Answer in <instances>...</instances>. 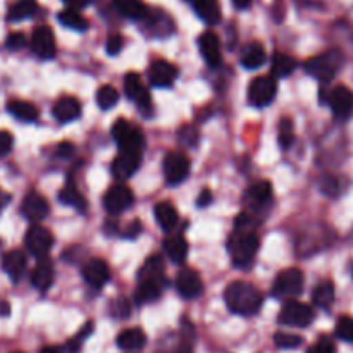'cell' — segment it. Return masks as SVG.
<instances>
[{"instance_id": "obj_13", "label": "cell", "mask_w": 353, "mask_h": 353, "mask_svg": "<svg viewBox=\"0 0 353 353\" xmlns=\"http://www.w3.org/2000/svg\"><path fill=\"white\" fill-rule=\"evenodd\" d=\"M48 210H50V207H48L47 199L38 192L28 193L23 199V203H21V214L28 221H33V223L43 221L48 216Z\"/></svg>"}, {"instance_id": "obj_26", "label": "cell", "mask_w": 353, "mask_h": 353, "mask_svg": "<svg viewBox=\"0 0 353 353\" xmlns=\"http://www.w3.org/2000/svg\"><path fill=\"white\" fill-rule=\"evenodd\" d=\"M164 252L174 264H181L185 262L186 255H188V243H186L183 234H169L164 240Z\"/></svg>"}, {"instance_id": "obj_43", "label": "cell", "mask_w": 353, "mask_h": 353, "mask_svg": "<svg viewBox=\"0 0 353 353\" xmlns=\"http://www.w3.org/2000/svg\"><path fill=\"white\" fill-rule=\"evenodd\" d=\"M24 45H26V37H24L23 33H19V31L10 33L6 40V47L9 48V50H19Z\"/></svg>"}, {"instance_id": "obj_27", "label": "cell", "mask_w": 353, "mask_h": 353, "mask_svg": "<svg viewBox=\"0 0 353 353\" xmlns=\"http://www.w3.org/2000/svg\"><path fill=\"white\" fill-rule=\"evenodd\" d=\"M117 12L133 21H143L148 16V9L141 0H114Z\"/></svg>"}, {"instance_id": "obj_16", "label": "cell", "mask_w": 353, "mask_h": 353, "mask_svg": "<svg viewBox=\"0 0 353 353\" xmlns=\"http://www.w3.org/2000/svg\"><path fill=\"white\" fill-rule=\"evenodd\" d=\"M176 288H178L179 295L186 300L196 299V296H200V293L203 292V285L199 272L192 271V269H183L181 272H178Z\"/></svg>"}, {"instance_id": "obj_33", "label": "cell", "mask_w": 353, "mask_h": 353, "mask_svg": "<svg viewBox=\"0 0 353 353\" xmlns=\"http://www.w3.org/2000/svg\"><path fill=\"white\" fill-rule=\"evenodd\" d=\"M299 68V62H296L295 57L286 54H274L271 61V71L274 74V78H283V76L292 74L295 69Z\"/></svg>"}, {"instance_id": "obj_41", "label": "cell", "mask_w": 353, "mask_h": 353, "mask_svg": "<svg viewBox=\"0 0 353 353\" xmlns=\"http://www.w3.org/2000/svg\"><path fill=\"white\" fill-rule=\"evenodd\" d=\"M303 343V338L299 334L290 333H276L274 334V345L281 350H295Z\"/></svg>"}, {"instance_id": "obj_38", "label": "cell", "mask_w": 353, "mask_h": 353, "mask_svg": "<svg viewBox=\"0 0 353 353\" xmlns=\"http://www.w3.org/2000/svg\"><path fill=\"white\" fill-rule=\"evenodd\" d=\"M278 141L283 150H288L295 141V124L290 117H283L278 126Z\"/></svg>"}, {"instance_id": "obj_30", "label": "cell", "mask_w": 353, "mask_h": 353, "mask_svg": "<svg viewBox=\"0 0 353 353\" xmlns=\"http://www.w3.org/2000/svg\"><path fill=\"white\" fill-rule=\"evenodd\" d=\"M195 12L207 24H219L221 21V7L217 0H193Z\"/></svg>"}, {"instance_id": "obj_55", "label": "cell", "mask_w": 353, "mask_h": 353, "mask_svg": "<svg viewBox=\"0 0 353 353\" xmlns=\"http://www.w3.org/2000/svg\"><path fill=\"white\" fill-rule=\"evenodd\" d=\"M233 3L238 9H248L252 6V0H233Z\"/></svg>"}, {"instance_id": "obj_35", "label": "cell", "mask_w": 353, "mask_h": 353, "mask_svg": "<svg viewBox=\"0 0 353 353\" xmlns=\"http://www.w3.org/2000/svg\"><path fill=\"white\" fill-rule=\"evenodd\" d=\"M165 264L161 255H152L140 269L138 279H165Z\"/></svg>"}, {"instance_id": "obj_48", "label": "cell", "mask_w": 353, "mask_h": 353, "mask_svg": "<svg viewBox=\"0 0 353 353\" xmlns=\"http://www.w3.org/2000/svg\"><path fill=\"white\" fill-rule=\"evenodd\" d=\"M62 2L65 3L68 7H71V9H85V7H88L90 3H93V0H62Z\"/></svg>"}, {"instance_id": "obj_12", "label": "cell", "mask_w": 353, "mask_h": 353, "mask_svg": "<svg viewBox=\"0 0 353 353\" xmlns=\"http://www.w3.org/2000/svg\"><path fill=\"white\" fill-rule=\"evenodd\" d=\"M31 48H33L34 55L43 61L55 57V38L54 31L48 26L41 24V26L34 28L33 34H31Z\"/></svg>"}, {"instance_id": "obj_22", "label": "cell", "mask_w": 353, "mask_h": 353, "mask_svg": "<svg viewBox=\"0 0 353 353\" xmlns=\"http://www.w3.org/2000/svg\"><path fill=\"white\" fill-rule=\"evenodd\" d=\"M52 114L59 123H71V121L78 119L79 114H81V103L74 97H61L54 103Z\"/></svg>"}, {"instance_id": "obj_18", "label": "cell", "mask_w": 353, "mask_h": 353, "mask_svg": "<svg viewBox=\"0 0 353 353\" xmlns=\"http://www.w3.org/2000/svg\"><path fill=\"white\" fill-rule=\"evenodd\" d=\"M272 199V186L269 181H257L247 188L243 195V203L248 209L259 210L265 203L271 202Z\"/></svg>"}, {"instance_id": "obj_4", "label": "cell", "mask_w": 353, "mask_h": 353, "mask_svg": "<svg viewBox=\"0 0 353 353\" xmlns=\"http://www.w3.org/2000/svg\"><path fill=\"white\" fill-rule=\"evenodd\" d=\"M303 285H305V278H303V272L300 269H285L274 279L272 295L279 300L296 299L303 293Z\"/></svg>"}, {"instance_id": "obj_37", "label": "cell", "mask_w": 353, "mask_h": 353, "mask_svg": "<svg viewBox=\"0 0 353 353\" xmlns=\"http://www.w3.org/2000/svg\"><path fill=\"white\" fill-rule=\"evenodd\" d=\"M59 200H61L64 205L76 207L78 210H85L86 209L85 196H83L81 193L76 190L74 183H72V181L65 183V186L61 190V193H59Z\"/></svg>"}, {"instance_id": "obj_40", "label": "cell", "mask_w": 353, "mask_h": 353, "mask_svg": "<svg viewBox=\"0 0 353 353\" xmlns=\"http://www.w3.org/2000/svg\"><path fill=\"white\" fill-rule=\"evenodd\" d=\"M199 138L200 133L199 130H196V126H193V124H185V126L179 128L178 140L183 147L195 148L196 145H199Z\"/></svg>"}, {"instance_id": "obj_10", "label": "cell", "mask_w": 353, "mask_h": 353, "mask_svg": "<svg viewBox=\"0 0 353 353\" xmlns=\"http://www.w3.org/2000/svg\"><path fill=\"white\" fill-rule=\"evenodd\" d=\"M190 174V159L183 152H169L164 159V176L169 185H179Z\"/></svg>"}, {"instance_id": "obj_2", "label": "cell", "mask_w": 353, "mask_h": 353, "mask_svg": "<svg viewBox=\"0 0 353 353\" xmlns=\"http://www.w3.org/2000/svg\"><path fill=\"white\" fill-rule=\"evenodd\" d=\"M257 250L259 238L254 231L236 230L228 240V252L231 255V262L236 268H245L247 264H250Z\"/></svg>"}, {"instance_id": "obj_45", "label": "cell", "mask_w": 353, "mask_h": 353, "mask_svg": "<svg viewBox=\"0 0 353 353\" xmlns=\"http://www.w3.org/2000/svg\"><path fill=\"white\" fill-rule=\"evenodd\" d=\"M121 48H123V38H121V34H110L105 43L107 54L117 55L121 52Z\"/></svg>"}, {"instance_id": "obj_20", "label": "cell", "mask_w": 353, "mask_h": 353, "mask_svg": "<svg viewBox=\"0 0 353 353\" xmlns=\"http://www.w3.org/2000/svg\"><path fill=\"white\" fill-rule=\"evenodd\" d=\"M83 278L93 288H102L107 281L110 279L109 265L102 261V259H90L85 265H83Z\"/></svg>"}, {"instance_id": "obj_31", "label": "cell", "mask_w": 353, "mask_h": 353, "mask_svg": "<svg viewBox=\"0 0 353 353\" xmlns=\"http://www.w3.org/2000/svg\"><path fill=\"white\" fill-rule=\"evenodd\" d=\"M38 3L37 0H16V2L10 6L9 12H7V19L10 23H17V21L30 19L37 14Z\"/></svg>"}, {"instance_id": "obj_8", "label": "cell", "mask_w": 353, "mask_h": 353, "mask_svg": "<svg viewBox=\"0 0 353 353\" xmlns=\"http://www.w3.org/2000/svg\"><path fill=\"white\" fill-rule=\"evenodd\" d=\"M124 93L128 95V99L131 102H134L138 105V109L143 114H150L152 110V99L150 93H148L147 86L141 81L140 74L137 72H128L124 76Z\"/></svg>"}, {"instance_id": "obj_5", "label": "cell", "mask_w": 353, "mask_h": 353, "mask_svg": "<svg viewBox=\"0 0 353 353\" xmlns=\"http://www.w3.org/2000/svg\"><path fill=\"white\" fill-rule=\"evenodd\" d=\"M112 137L116 140L119 152H137L143 154V134L140 128L133 126L126 119H117L112 126Z\"/></svg>"}, {"instance_id": "obj_6", "label": "cell", "mask_w": 353, "mask_h": 353, "mask_svg": "<svg viewBox=\"0 0 353 353\" xmlns=\"http://www.w3.org/2000/svg\"><path fill=\"white\" fill-rule=\"evenodd\" d=\"M278 321L283 326L307 327L312 324L314 310L312 307L307 305V303L296 302V300H288V302L283 305Z\"/></svg>"}, {"instance_id": "obj_15", "label": "cell", "mask_w": 353, "mask_h": 353, "mask_svg": "<svg viewBox=\"0 0 353 353\" xmlns=\"http://www.w3.org/2000/svg\"><path fill=\"white\" fill-rule=\"evenodd\" d=\"M330 107L338 119H347L353 114V92L340 85L330 93Z\"/></svg>"}, {"instance_id": "obj_25", "label": "cell", "mask_w": 353, "mask_h": 353, "mask_svg": "<svg viewBox=\"0 0 353 353\" xmlns=\"http://www.w3.org/2000/svg\"><path fill=\"white\" fill-rule=\"evenodd\" d=\"M147 343V336L140 327H130V330L121 331L117 336V347L126 352H138Z\"/></svg>"}, {"instance_id": "obj_7", "label": "cell", "mask_w": 353, "mask_h": 353, "mask_svg": "<svg viewBox=\"0 0 353 353\" xmlns=\"http://www.w3.org/2000/svg\"><path fill=\"white\" fill-rule=\"evenodd\" d=\"M278 83L272 76H259L248 86V102L254 107H268L276 99Z\"/></svg>"}, {"instance_id": "obj_51", "label": "cell", "mask_w": 353, "mask_h": 353, "mask_svg": "<svg viewBox=\"0 0 353 353\" xmlns=\"http://www.w3.org/2000/svg\"><path fill=\"white\" fill-rule=\"evenodd\" d=\"M140 230H141V224L138 223V221H134V223L130 224V228L126 230V233H123V234L126 238H134V236H138V234H140Z\"/></svg>"}, {"instance_id": "obj_36", "label": "cell", "mask_w": 353, "mask_h": 353, "mask_svg": "<svg viewBox=\"0 0 353 353\" xmlns=\"http://www.w3.org/2000/svg\"><path fill=\"white\" fill-rule=\"evenodd\" d=\"M59 21H61L62 26L71 28V30H88V21H86V17L83 16L81 12H78L76 9H71V7H68V9H64L62 12H59Z\"/></svg>"}, {"instance_id": "obj_14", "label": "cell", "mask_w": 353, "mask_h": 353, "mask_svg": "<svg viewBox=\"0 0 353 353\" xmlns=\"http://www.w3.org/2000/svg\"><path fill=\"white\" fill-rule=\"evenodd\" d=\"M141 162V154H137V152H119L116 159L112 162V176L119 181H126L131 176L137 172V169L140 168Z\"/></svg>"}, {"instance_id": "obj_17", "label": "cell", "mask_w": 353, "mask_h": 353, "mask_svg": "<svg viewBox=\"0 0 353 353\" xmlns=\"http://www.w3.org/2000/svg\"><path fill=\"white\" fill-rule=\"evenodd\" d=\"M176 76H178V69L168 61H155L148 68V79L150 85L157 86V88H168L174 83Z\"/></svg>"}, {"instance_id": "obj_54", "label": "cell", "mask_w": 353, "mask_h": 353, "mask_svg": "<svg viewBox=\"0 0 353 353\" xmlns=\"http://www.w3.org/2000/svg\"><path fill=\"white\" fill-rule=\"evenodd\" d=\"M38 353H62V348L54 347V345H48V347H43Z\"/></svg>"}, {"instance_id": "obj_21", "label": "cell", "mask_w": 353, "mask_h": 353, "mask_svg": "<svg viewBox=\"0 0 353 353\" xmlns=\"http://www.w3.org/2000/svg\"><path fill=\"white\" fill-rule=\"evenodd\" d=\"M26 255L23 254L21 250H10L7 252L6 255L2 257V269L7 276L10 278V281L17 283L23 274L26 272Z\"/></svg>"}, {"instance_id": "obj_19", "label": "cell", "mask_w": 353, "mask_h": 353, "mask_svg": "<svg viewBox=\"0 0 353 353\" xmlns=\"http://www.w3.org/2000/svg\"><path fill=\"white\" fill-rule=\"evenodd\" d=\"M199 48L203 61H205L207 64L212 65V68H216V65L221 64V61H223V54H221V41L216 33H212V31H205V33L200 34Z\"/></svg>"}, {"instance_id": "obj_23", "label": "cell", "mask_w": 353, "mask_h": 353, "mask_svg": "<svg viewBox=\"0 0 353 353\" xmlns=\"http://www.w3.org/2000/svg\"><path fill=\"white\" fill-rule=\"evenodd\" d=\"M54 264L47 257H41L31 272V285L40 292H47L54 283Z\"/></svg>"}, {"instance_id": "obj_42", "label": "cell", "mask_w": 353, "mask_h": 353, "mask_svg": "<svg viewBox=\"0 0 353 353\" xmlns=\"http://www.w3.org/2000/svg\"><path fill=\"white\" fill-rule=\"evenodd\" d=\"M336 336L340 340L353 343V317H341V319H338Z\"/></svg>"}, {"instance_id": "obj_49", "label": "cell", "mask_w": 353, "mask_h": 353, "mask_svg": "<svg viewBox=\"0 0 353 353\" xmlns=\"http://www.w3.org/2000/svg\"><path fill=\"white\" fill-rule=\"evenodd\" d=\"M74 152V145L72 143H68V141H64V143H61L57 147V155L59 157H69V155Z\"/></svg>"}, {"instance_id": "obj_9", "label": "cell", "mask_w": 353, "mask_h": 353, "mask_svg": "<svg viewBox=\"0 0 353 353\" xmlns=\"http://www.w3.org/2000/svg\"><path fill=\"white\" fill-rule=\"evenodd\" d=\"M134 202L133 192L124 185H114L103 196V209L110 216H119L130 209Z\"/></svg>"}, {"instance_id": "obj_57", "label": "cell", "mask_w": 353, "mask_h": 353, "mask_svg": "<svg viewBox=\"0 0 353 353\" xmlns=\"http://www.w3.org/2000/svg\"><path fill=\"white\" fill-rule=\"evenodd\" d=\"M12 353H23V352H12Z\"/></svg>"}, {"instance_id": "obj_50", "label": "cell", "mask_w": 353, "mask_h": 353, "mask_svg": "<svg viewBox=\"0 0 353 353\" xmlns=\"http://www.w3.org/2000/svg\"><path fill=\"white\" fill-rule=\"evenodd\" d=\"M210 202H212V193H210L209 190H202V193H200L199 200H196V203H199V207H207V205H210Z\"/></svg>"}, {"instance_id": "obj_34", "label": "cell", "mask_w": 353, "mask_h": 353, "mask_svg": "<svg viewBox=\"0 0 353 353\" xmlns=\"http://www.w3.org/2000/svg\"><path fill=\"white\" fill-rule=\"evenodd\" d=\"M312 302L319 309H330L334 302V285L331 281H321L312 290Z\"/></svg>"}, {"instance_id": "obj_29", "label": "cell", "mask_w": 353, "mask_h": 353, "mask_svg": "<svg viewBox=\"0 0 353 353\" xmlns=\"http://www.w3.org/2000/svg\"><path fill=\"white\" fill-rule=\"evenodd\" d=\"M265 62V50L259 41H252L241 52V65L245 69H259Z\"/></svg>"}, {"instance_id": "obj_52", "label": "cell", "mask_w": 353, "mask_h": 353, "mask_svg": "<svg viewBox=\"0 0 353 353\" xmlns=\"http://www.w3.org/2000/svg\"><path fill=\"white\" fill-rule=\"evenodd\" d=\"M172 353H193V347L192 343H188V341H183L181 345H178V347L174 348V352Z\"/></svg>"}, {"instance_id": "obj_32", "label": "cell", "mask_w": 353, "mask_h": 353, "mask_svg": "<svg viewBox=\"0 0 353 353\" xmlns=\"http://www.w3.org/2000/svg\"><path fill=\"white\" fill-rule=\"evenodd\" d=\"M7 110H9L14 117L24 121V123H31V121L38 119V109L33 103L26 102V100H10V102L7 103Z\"/></svg>"}, {"instance_id": "obj_28", "label": "cell", "mask_w": 353, "mask_h": 353, "mask_svg": "<svg viewBox=\"0 0 353 353\" xmlns=\"http://www.w3.org/2000/svg\"><path fill=\"white\" fill-rule=\"evenodd\" d=\"M155 219H157L159 226L164 231H172L179 223L178 210L172 207L169 202H159L155 205Z\"/></svg>"}, {"instance_id": "obj_24", "label": "cell", "mask_w": 353, "mask_h": 353, "mask_svg": "<svg viewBox=\"0 0 353 353\" xmlns=\"http://www.w3.org/2000/svg\"><path fill=\"white\" fill-rule=\"evenodd\" d=\"M165 279H138V288L134 292V299L138 303L155 302L162 295Z\"/></svg>"}, {"instance_id": "obj_44", "label": "cell", "mask_w": 353, "mask_h": 353, "mask_svg": "<svg viewBox=\"0 0 353 353\" xmlns=\"http://www.w3.org/2000/svg\"><path fill=\"white\" fill-rule=\"evenodd\" d=\"M307 353H336V347H334V343L331 340L323 338L316 345H312Z\"/></svg>"}, {"instance_id": "obj_53", "label": "cell", "mask_w": 353, "mask_h": 353, "mask_svg": "<svg viewBox=\"0 0 353 353\" xmlns=\"http://www.w3.org/2000/svg\"><path fill=\"white\" fill-rule=\"evenodd\" d=\"M10 316V305L7 300H0V317Z\"/></svg>"}, {"instance_id": "obj_3", "label": "cell", "mask_w": 353, "mask_h": 353, "mask_svg": "<svg viewBox=\"0 0 353 353\" xmlns=\"http://www.w3.org/2000/svg\"><path fill=\"white\" fill-rule=\"evenodd\" d=\"M343 54L338 48H333V50L316 55V57H310L309 61H305L303 68L310 76H314L319 81H331L343 65Z\"/></svg>"}, {"instance_id": "obj_46", "label": "cell", "mask_w": 353, "mask_h": 353, "mask_svg": "<svg viewBox=\"0 0 353 353\" xmlns=\"http://www.w3.org/2000/svg\"><path fill=\"white\" fill-rule=\"evenodd\" d=\"M14 145V138L9 131H0V157H6L7 154H10Z\"/></svg>"}, {"instance_id": "obj_11", "label": "cell", "mask_w": 353, "mask_h": 353, "mask_svg": "<svg viewBox=\"0 0 353 353\" xmlns=\"http://www.w3.org/2000/svg\"><path fill=\"white\" fill-rule=\"evenodd\" d=\"M24 245H26L31 255L41 259L50 252L52 245H54V236H52L47 228L31 226L26 231V236H24Z\"/></svg>"}, {"instance_id": "obj_47", "label": "cell", "mask_w": 353, "mask_h": 353, "mask_svg": "<svg viewBox=\"0 0 353 353\" xmlns=\"http://www.w3.org/2000/svg\"><path fill=\"white\" fill-rule=\"evenodd\" d=\"M116 305H117V310L116 309L112 310L114 316H116V317H128V316H130V305H128L126 300L119 299L116 302Z\"/></svg>"}, {"instance_id": "obj_56", "label": "cell", "mask_w": 353, "mask_h": 353, "mask_svg": "<svg viewBox=\"0 0 353 353\" xmlns=\"http://www.w3.org/2000/svg\"><path fill=\"white\" fill-rule=\"evenodd\" d=\"M7 200H9V196H7V195H2V193H0V212H2L3 207L7 205Z\"/></svg>"}, {"instance_id": "obj_1", "label": "cell", "mask_w": 353, "mask_h": 353, "mask_svg": "<svg viewBox=\"0 0 353 353\" xmlns=\"http://www.w3.org/2000/svg\"><path fill=\"white\" fill-rule=\"evenodd\" d=\"M224 300H226L228 309L238 316H255L261 310L262 293L255 288L254 285L247 281H233L228 285L224 292Z\"/></svg>"}, {"instance_id": "obj_39", "label": "cell", "mask_w": 353, "mask_h": 353, "mask_svg": "<svg viewBox=\"0 0 353 353\" xmlns=\"http://www.w3.org/2000/svg\"><path fill=\"white\" fill-rule=\"evenodd\" d=\"M117 102H119V92L114 86L105 85L97 92V103L102 110L112 109Z\"/></svg>"}]
</instances>
